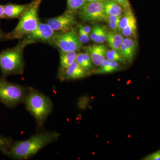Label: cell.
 I'll use <instances>...</instances> for the list:
<instances>
[{
    "instance_id": "cell-1",
    "label": "cell",
    "mask_w": 160,
    "mask_h": 160,
    "mask_svg": "<svg viewBox=\"0 0 160 160\" xmlns=\"http://www.w3.org/2000/svg\"><path fill=\"white\" fill-rule=\"evenodd\" d=\"M60 136L59 133L55 132H46L34 135L28 139L15 142L3 152L15 159H27L47 145L56 141Z\"/></svg>"
},
{
    "instance_id": "cell-2",
    "label": "cell",
    "mask_w": 160,
    "mask_h": 160,
    "mask_svg": "<svg viewBox=\"0 0 160 160\" xmlns=\"http://www.w3.org/2000/svg\"><path fill=\"white\" fill-rule=\"evenodd\" d=\"M34 43L24 38L15 47L0 52V69L3 77L22 74L25 67L24 49L29 44Z\"/></svg>"
},
{
    "instance_id": "cell-3",
    "label": "cell",
    "mask_w": 160,
    "mask_h": 160,
    "mask_svg": "<svg viewBox=\"0 0 160 160\" xmlns=\"http://www.w3.org/2000/svg\"><path fill=\"white\" fill-rule=\"evenodd\" d=\"M24 102L39 127H42L52 112L53 105L48 97L32 88H29Z\"/></svg>"
},
{
    "instance_id": "cell-4",
    "label": "cell",
    "mask_w": 160,
    "mask_h": 160,
    "mask_svg": "<svg viewBox=\"0 0 160 160\" xmlns=\"http://www.w3.org/2000/svg\"><path fill=\"white\" fill-rule=\"evenodd\" d=\"M42 0H35L20 18L15 28L6 34L7 40L22 39L31 34L37 28L40 22L38 12Z\"/></svg>"
},
{
    "instance_id": "cell-5",
    "label": "cell",
    "mask_w": 160,
    "mask_h": 160,
    "mask_svg": "<svg viewBox=\"0 0 160 160\" xmlns=\"http://www.w3.org/2000/svg\"><path fill=\"white\" fill-rule=\"evenodd\" d=\"M29 88L0 78V102L9 107L17 106L24 102Z\"/></svg>"
},
{
    "instance_id": "cell-6",
    "label": "cell",
    "mask_w": 160,
    "mask_h": 160,
    "mask_svg": "<svg viewBox=\"0 0 160 160\" xmlns=\"http://www.w3.org/2000/svg\"><path fill=\"white\" fill-rule=\"evenodd\" d=\"M49 43L57 47L60 51L64 52H77L83 47L78 34L72 29L66 32L56 33Z\"/></svg>"
},
{
    "instance_id": "cell-7",
    "label": "cell",
    "mask_w": 160,
    "mask_h": 160,
    "mask_svg": "<svg viewBox=\"0 0 160 160\" xmlns=\"http://www.w3.org/2000/svg\"><path fill=\"white\" fill-rule=\"evenodd\" d=\"M104 1L87 2L79 10V15L84 22L92 23L105 21L106 15Z\"/></svg>"
},
{
    "instance_id": "cell-8",
    "label": "cell",
    "mask_w": 160,
    "mask_h": 160,
    "mask_svg": "<svg viewBox=\"0 0 160 160\" xmlns=\"http://www.w3.org/2000/svg\"><path fill=\"white\" fill-rule=\"evenodd\" d=\"M46 22L55 31L63 32L72 29L77 21L74 12L68 10L59 16L49 19Z\"/></svg>"
},
{
    "instance_id": "cell-9",
    "label": "cell",
    "mask_w": 160,
    "mask_h": 160,
    "mask_svg": "<svg viewBox=\"0 0 160 160\" xmlns=\"http://www.w3.org/2000/svg\"><path fill=\"white\" fill-rule=\"evenodd\" d=\"M56 33L55 31L47 23L40 22L35 30L25 38L35 43L37 41L50 43Z\"/></svg>"
},
{
    "instance_id": "cell-10",
    "label": "cell",
    "mask_w": 160,
    "mask_h": 160,
    "mask_svg": "<svg viewBox=\"0 0 160 160\" xmlns=\"http://www.w3.org/2000/svg\"><path fill=\"white\" fill-rule=\"evenodd\" d=\"M85 51L89 55L93 65L98 66H101L106 59L108 49L106 45L102 44L90 45L85 47Z\"/></svg>"
},
{
    "instance_id": "cell-11",
    "label": "cell",
    "mask_w": 160,
    "mask_h": 160,
    "mask_svg": "<svg viewBox=\"0 0 160 160\" xmlns=\"http://www.w3.org/2000/svg\"><path fill=\"white\" fill-rule=\"evenodd\" d=\"M89 73L90 71L84 69L75 61L58 76L62 80H76L86 77Z\"/></svg>"
},
{
    "instance_id": "cell-12",
    "label": "cell",
    "mask_w": 160,
    "mask_h": 160,
    "mask_svg": "<svg viewBox=\"0 0 160 160\" xmlns=\"http://www.w3.org/2000/svg\"><path fill=\"white\" fill-rule=\"evenodd\" d=\"M138 43L132 38H124L123 43L120 46L119 53L126 62H131L133 59Z\"/></svg>"
},
{
    "instance_id": "cell-13",
    "label": "cell",
    "mask_w": 160,
    "mask_h": 160,
    "mask_svg": "<svg viewBox=\"0 0 160 160\" xmlns=\"http://www.w3.org/2000/svg\"><path fill=\"white\" fill-rule=\"evenodd\" d=\"M29 5L8 4L4 6V18H20L28 8Z\"/></svg>"
},
{
    "instance_id": "cell-14",
    "label": "cell",
    "mask_w": 160,
    "mask_h": 160,
    "mask_svg": "<svg viewBox=\"0 0 160 160\" xmlns=\"http://www.w3.org/2000/svg\"><path fill=\"white\" fill-rule=\"evenodd\" d=\"M78 53L76 52L60 51V66L58 74L65 71L75 62Z\"/></svg>"
},
{
    "instance_id": "cell-15",
    "label": "cell",
    "mask_w": 160,
    "mask_h": 160,
    "mask_svg": "<svg viewBox=\"0 0 160 160\" xmlns=\"http://www.w3.org/2000/svg\"><path fill=\"white\" fill-rule=\"evenodd\" d=\"M120 65L119 62L111 61L106 59L102 64L100 66V68L95 72L96 73L104 74L112 73L117 71L120 69Z\"/></svg>"
},
{
    "instance_id": "cell-16",
    "label": "cell",
    "mask_w": 160,
    "mask_h": 160,
    "mask_svg": "<svg viewBox=\"0 0 160 160\" xmlns=\"http://www.w3.org/2000/svg\"><path fill=\"white\" fill-rule=\"evenodd\" d=\"M105 11L106 16H120L123 12V8L113 0L105 2Z\"/></svg>"
},
{
    "instance_id": "cell-17",
    "label": "cell",
    "mask_w": 160,
    "mask_h": 160,
    "mask_svg": "<svg viewBox=\"0 0 160 160\" xmlns=\"http://www.w3.org/2000/svg\"><path fill=\"white\" fill-rule=\"evenodd\" d=\"M76 61L84 69L90 71L93 68V64L91 58L87 52L78 53Z\"/></svg>"
},
{
    "instance_id": "cell-18",
    "label": "cell",
    "mask_w": 160,
    "mask_h": 160,
    "mask_svg": "<svg viewBox=\"0 0 160 160\" xmlns=\"http://www.w3.org/2000/svg\"><path fill=\"white\" fill-rule=\"evenodd\" d=\"M135 20H136V19L131 8L125 10L123 12L120 20L119 31L120 32L126 28V26H128L131 22Z\"/></svg>"
},
{
    "instance_id": "cell-19",
    "label": "cell",
    "mask_w": 160,
    "mask_h": 160,
    "mask_svg": "<svg viewBox=\"0 0 160 160\" xmlns=\"http://www.w3.org/2000/svg\"><path fill=\"white\" fill-rule=\"evenodd\" d=\"M137 25L136 20L131 22L128 26L121 30L120 32L123 35V36L126 38H135L137 37Z\"/></svg>"
},
{
    "instance_id": "cell-20",
    "label": "cell",
    "mask_w": 160,
    "mask_h": 160,
    "mask_svg": "<svg viewBox=\"0 0 160 160\" xmlns=\"http://www.w3.org/2000/svg\"><path fill=\"white\" fill-rule=\"evenodd\" d=\"M86 3V0H67L68 10L74 12L79 10Z\"/></svg>"
},
{
    "instance_id": "cell-21",
    "label": "cell",
    "mask_w": 160,
    "mask_h": 160,
    "mask_svg": "<svg viewBox=\"0 0 160 160\" xmlns=\"http://www.w3.org/2000/svg\"><path fill=\"white\" fill-rule=\"evenodd\" d=\"M106 58L111 61L125 62L126 61L122 56L119 52L113 49H109L106 53Z\"/></svg>"
},
{
    "instance_id": "cell-22",
    "label": "cell",
    "mask_w": 160,
    "mask_h": 160,
    "mask_svg": "<svg viewBox=\"0 0 160 160\" xmlns=\"http://www.w3.org/2000/svg\"><path fill=\"white\" fill-rule=\"evenodd\" d=\"M100 28V25H95L92 28L91 32L90 33V38L93 42L97 44H99V37Z\"/></svg>"
},
{
    "instance_id": "cell-23",
    "label": "cell",
    "mask_w": 160,
    "mask_h": 160,
    "mask_svg": "<svg viewBox=\"0 0 160 160\" xmlns=\"http://www.w3.org/2000/svg\"><path fill=\"white\" fill-rule=\"evenodd\" d=\"M78 36L79 39L81 42L82 44L88 43L90 40V36L89 35L87 34L82 27V25L79 24L78 25Z\"/></svg>"
},
{
    "instance_id": "cell-24",
    "label": "cell",
    "mask_w": 160,
    "mask_h": 160,
    "mask_svg": "<svg viewBox=\"0 0 160 160\" xmlns=\"http://www.w3.org/2000/svg\"><path fill=\"white\" fill-rule=\"evenodd\" d=\"M107 33L108 32L105 27L103 26H100L99 31V44H103L106 41Z\"/></svg>"
},
{
    "instance_id": "cell-25",
    "label": "cell",
    "mask_w": 160,
    "mask_h": 160,
    "mask_svg": "<svg viewBox=\"0 0 160 160\" xmlns=\"http://www.w3.org/2000/svg\"><path fill=\"white\" fill-rule=\"evenodd\" d=\"M144 160H160V149L143 158Z\"/></svg>"
},
{
    "instance_id": "cell-26",
    "label": "cell",
    "mask_w": 160,
    "mask_h": 160,
    "mask_svg": "<svg viewBox=\"0 0 160 160\" xmlns=\"http://www.w3.org/2000/svg\"><path fill=\"white\" fill-rule=\"evenodd\" d=\"M9 141L8 139L3 137L0 136V150L4 152L8 149Z\"/></svg>"
},
{
    "instance_id": "cell-27",
    "label": "cell",
    "mask_w": 160,
    "mask_h": 160,
    "mask_svg": "<svg viewBox=\"0 0 160 160\" xmlns=\"http://www.w3.org/2000/svg\"><path fill=\"white\" fill-rule=\"evenodd\" d=\"M113 1L119 4L125 10L130 8L129 0H113Z\"/></svg>"
},
{
    "instance_id": "cell-28",
    "label": "cell",
    "mask_w": 160,
    "mask_h": 160,
    "mask_svg": "<svg viewBox=\"0 0 160 160\" xmlns=\"http://www.w3.org/2000/svg\"><path fill=\"white\" fill-rule=\"evenodd\" d=\"M122 16H106L105 22H118L120 23Z\"/></svg>"
},
{
    "instance_id": "cell-29",
    "label": "cell",
    "mask_w": 160,
    "mask_h": 160,
    "mask_svg": "<svg viewBox=\"0 0 160 160\" xmlns=\"http://www.w3.org/2000/svg\"><path fill=\"white\" fill-rule=\"evenodd\" d=\"M109 25V28L112 29V30L115 31H119V23L118 22H107Z\"/></svg>"
},
{
    "instance_id": "cell-30",
    "label": "cell",
    "mask_w": 160,
    "mask_h": 160,
    "mask_svg": "<svg viewBox=\"0 0 160 160\" xmlns=\"http://www.w3.org/2000/svg\"><path fill=\"white\" fill-rule=\"evenodd\" d=\"M82 27L84 31L86 32L87 34H90V32H91V29L89 26H83L82 25Z\"/></svg>"
},
{
    "instance_id": "cell-31",
    "label": "cell",
    "mask_w": 160,
    "mask_h": 160,
    "mask_svg": "<svg viewBox=\"0 0 160 160\" xmlns=\"http://www.w3.org/2000/svg\"><path fill=\"white\" fill-rule=\"evenodd\" d=\"M4 40H7L6 34H5L0 28V42Z\"/></svg>"
},
{
    "instance_id": "cell-32",
    "label": "cell",
    "mask_w": 160,
    "mask_h": 160,
    "mask_svg": "<svg viewBox=\"0 0 160 160\" xmlns=\"http://www.w3.org/2000/svg\"><path fill=\"white\" fill-rule=\"evenodd\" d=\"M4 18V6L0 5V19Z\"/></svg>"
},
{
    "instance_id": "cell-33",
    "label": "cell",
    "mask_w": 160,
    "mask_h": 160,
    "mask_svg": "<svg viewBox=\"0 0 160 160\" xmlns=\"http://www.w3.org/2000/svg\"><path fill=\"white\" fill-rule=\"evenodd\" d=\"M92 0H86V2H92Z\"/></svg>"
},
{
    "instance_id": "cell-34",
    "label": "cell",
    "mask_w": 160,
    "mask_h": 160,
    "mask_svg": "<svg viewBox=\"0 0 160 160\" xmlns=\"http://www.w3.org/2000/svg\"><path fill=\"white\" fill-rule=\"evenodd\" d=\"M101 1V0H92V2H99V1Z\"/></svg>"
},
{
    "instance_id": "cell-35",
    "label": "cell",
    "mask_w": 160,
    "mask_h": 160,
    "mask_svg": "<svg viewBox=\"0 0 160 160\" xmlns=\"http://www.w3.org/2000/svg\"><path fill=\"white\" fill-rule=\"evenodd\" d=\"M102 1H104V2H106V1H109V0H101Z\"/></svg>"
}]
</instances>
